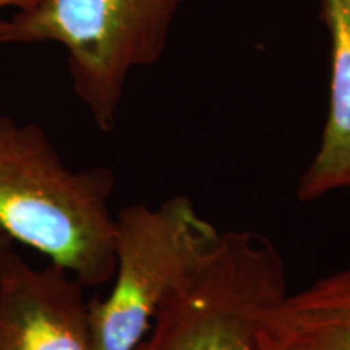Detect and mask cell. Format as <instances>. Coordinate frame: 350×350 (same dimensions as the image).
<instances>
[{"instance_id":"cell-9","label":"cell","mask_w":350,"mask_h":350,"mask_svg":"<svg viewBox=\"0 0 350 350\" xmlns=\"http://www.w3.org/2000/svg\"><path fill=\"white\" fill-rule=\"evenodd\" d=\"M12 41V28L8 21H0V46L2 44H10Z\"/></svg>"},{"instance_id":"cell-5","label":"cell","mask_w":350,"mask_h":350,"mask_svg":"<svg viewBox=\"0 0 350 350\" xmlns=\"http://www.w3.org/2000/svg\"><path fill=\"white\" fill-rule=\"evenodd\" d=\"M0 350H94L85 287L51 262L18 253L0 284Z\"/></svg>"},{"instance_id":"cell-10","label":"cell","mask_w":350,"mask_h":350,"mask_svg":"<svg viewBox=\"0 0 350 350\" xmlns=\"http://www.w3.org/2000/svg\"><path fill=\"white\" fill-rule=\"evenodd\" d=\"M39 2H41V0H10V7H15L18 12H23L38 5Z\"/></svg>"},{"instance_id":"cell-7","label":"cell","mask_w":350,"mask_h":350,"mask_svg":"<svg viewBox=\"0 0 350 350\" xmlns=\"http://www.w3.org/2000/svg\"><path fill=\"white\" fill-rule=\"evenodd\" d=\"M265 350H350V268L284 300L265 319Z\"/></svg>"},{"instance_id":"cell-1","label":"cell","mask_w":350,"mask_h":350,"mask_svg":"<svg viewBox=\"0 0 350 350\" xmlns=\"http://www.w3.org/2000/svg\"><path fill=\"white\" fill-rule=\"evenodd\" d=\"M116 175L72 169L36 124L0 116V229L85 288L112 281Z\"/></svg>"},{"instance_id":"cell-3","label":"cell","mask_w":350,"mask_h":350,"mask_svg":"<svg viewBox=\"0 0 350 350\" xmlns=\"http://www.w3.org/2000/svg\"><path fill=\"white\" fill-rule=\"evenodd\" d=\"M288 294L278 247L252 230L216 248L161 304L135 350H265V319Z\"/></svg>"},{"instance_id":"cell-8","label":"cell","mask_w":350,"mask_h":350,"mask_svg":"<svg viewBox=\"0 0 350 350\" xmlns=\"http://www.w3.org/2000/svg\"><path fill=\"white\" fill-rule=\"evenodd\" d=\"M15 255L16 252L13 250V240L0 229V284H2L3 278H5L7 271L10 268V262Z\"/></svg>"},{"instance_id":"cell-11","label":"cell","mask_w":350,"mask_h":350,"mask_svg":"<svg viewBox=\"0 0 350 350\" xmlns=\"http://www.w3.org/2000/svg\"><path fill=\"white\" fill-rule=\"evenodd\" d=\"M5 7H10V0H0V10Z\"/></svg>"},{"instance_id":"cell-6","label":"cell","mask_w":350,"mask_h":350,"mask_svg":"<svg viewBox=\"0 0 350 350\" xmlns=\"http://www.w3.org/2000/svg\"><path fill=\"white\" fill-rule=\"evenodd\" d=\"M331 38L329 106L321 143L297 183L301 203L350 190V0H321Z\"/></svg>"},{"instance_id":"cell-4","label":"cell","mask_w":350,"mask_h":350,"mask_svg":"<svg viewBox=\"0 0 350 350\" xmlns=\"http://www.w3.org/2000/svg\"><path fill=\"white\" fill-rule=\"evenodd\" d=\"M219 239L221 232L185 195L117 213L112 288L104 299L90 301L94 350L137 349L161 304L200 268Z\"/></svg>"},{"instance_id":"cell-2","label":"cell","mask_w":350,"mask_h":350,"mask_svg":"<svg viewBox=\"0 0 350 350\" xmlns=\"http://www.w3.org/2000/svg\"><path fill=\"white\" fill-rule=\"evenodd\" d=\"M183 0H41L8 20L13 42H57L98 129L117 124L131 72L164 54Z\"/></svg>"}]
</instances>
